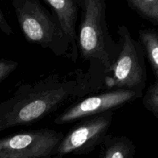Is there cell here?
Returning <instances> with one entry per match:
<instances>
[{
    "mask_svg": "<svg viewBox=\"0 0 158 158\" xmlns=\"http://www.w3.org/2000/svg\"><path fill=\"white\" fill-rule=\"evenodd\" d=\"M88 74H52L20 86L12 97L0 103V132L17 126H29L50 115L60 106L81 99L90 91Z\"/></svg>",
    "mask_w": 158,
    "mask_h": 158,
    "instance_id": "1",
    "label": "cell"
},
{
    "mask_svg": "<svg viewBox=\"0 0 158 158\" xmlns=\"http://www.w3.org/2000/svg\"><path fill=\"white\" fill-rule=\"evenodd\" d=\"M81 10L78 52L83 60L98 62L108 73L117 54V43L110 35L106 22L104 0H79Z\"/></svg>",
    "mask_w": 158,
    "mask_h": 158,
    "instance_id": "2",
    "label": "cell"
},
{
    "mask_svg": "<svg viewBox=\"0 0 158 158\" xmlns=\"http://www.w3.org/2000/svg\"><path fill=\"white\" fill-rule=\"evenodd\" d=\"M12 6L25 39L56 56L71 60L69 43L51 12L39 0H13Z\"/></svg>",
    "mask_w": 158,
    "mask_h": 158,
    "instance_id": "3",
    "label": "cell"
},
{
    "mask_svg": "<svg viewBox=\"0 0 158 158\" xmlns=\"http://www.w3.org/2000/svg\"><path fill=\"white\" fill-rule=\"evenodd\" d=\"M117 54L109 75L105 78L110 89H133L143 91L146 86L147 69L145 56L138 41L134 40L129 29L119 25Z\"/></svg>",
    "mask_w": 158,
    "mask_h": 158,
    "instance_id": "4",
    "label": "cell"
},
{
    "mask_svg": "<svg viewBox=\"0 0 158 158\" xmlns=\"http://www.w3.org/2000/svg\"><path fill=\"white\" fill-rule=\"evenodd\" d=\"M114 112H106L80 120L57 145L53 157L87 154L100 146L109 132Z\"/></svg>",
    "mask_w": 158,
    "mask_h": 158,
    "instance_id": "5",
    "label": "cell"
},
{
    "mask_svg": "<svg viewBox=\"0 0 158 158\" xmlns=\"http://www.w3.org/2000/svg\"><path fill=\"white\" fill-rule=\"evenodd\" d=\"M63 137L49 128L11 134L0 138V158H52Z\"/></svg>",
    "mask_w": 158,
    "mask_h": 158,
    "instance_id": "6",
    "label": "cell"
},
{
    "mask_svg": "<svg viewBox=\"0 0 158 158\" xmlns=\"http://www.w3.org/2000/svg\"><path fill=\"white\" fill-rule=\"evenodd\" d=\"M142 96L141 90L118 89L104 91L77 100L57 116L54 123L57 125L68 124L92 116L114 112Z\"/></svg>",
    "mask_w": 158,
    "mask_h": 158,
    "instance_id": "7",
    "label": "cell"
},
{
    "mask_svg": "<svg viewBox=\"0 0 158 158\" xmlns=\"http://www.w3.org/2000/svg\"><path fill=\"white\" fill-rule=\"evenodd\" d=\"M43 2L52 11V15L70 46L71 60L76 62L78 57L76 26L80 9L79 0H43Z\"/></svg>",
    "mask_w": 158,
    "mask_h": 158,
    "instance_id": "8",
    "label": "cell"
},
{
    "mask_svg": "<svg viewBox=\"0 0 158 158\" xmlns=\"http://www.w3.org/2000/svg\"><path fill=\"white\" fill-rule=\"evenodd\" d=\"M100 158H134L136 147L126 136L107 134L100 145Z\"/></svg>",
    "mask_w": 158,
    "mask_h": 158,
    "instance_id": "9",
    "label": "cell"
},
{
    "mask_svg": "<svg viewBox=\"0 0 158 158\" xmlns=\"http://www.w3.org/2000/svg\"><path fill=\"white\" fill-rule=\"evenodd\" d=\"M139 43L141 46L156 80H158V33L155 29H142L138 32Z\"/></svg>",
    "mask_w": 158,
    "mask_h": 158,
    "instance_id": "10",
    "label": "cell"
},
{
    "mask_svg": "<svg viewBox=\"0 0 158 158\" xmlns=\"http://www.w3.org/2000/svg\"><path fill=\"white\" fill-rule=\"evenodd\" d=\"M128 7L154 26L158 25V0H126Z\"/></svg>",
    "mask_w": 158,
    "mask_h": 158,
    "instance_id": "11",
    "label": "cell"
},
{
    "mask_svg": "<svg viewBox=\"0 0 158 158\" xmlns=\"http://www.w3.org/2000/svg\"><path fill=\"white\" fill-rule=\"evenodd\" d=\"M142 102L144 107L155 118H158V80H155L154 83L148 86L142 99Z\"/></svg>",
    "mask_w": 158,
    "mask_h": 158,
    "instance_id": "12",
    "label": "cell"
},
{
    "mask_svg": "<svg viewBox=\"0 0 158 158\" xmlns=\"http://www.w3.org/2000/svg\"><path fill=\"white\" fill-rule=\"evenodd\" d=\"M18 63L16 61L6 59L0 60V83L6 80L18 68Z\"/></svg>",
    "mask_w": 158,
    "mask_h": 158,
    "instance_id": "13",
    "label": "cell"
},
{
    "mask_svg": "<svg viewBox=\"0 0 158 158\" xmlns=\"http://www.w3.org/2000/svg\"><path fill=\"white\" fill-rule=\"evenodd\" d=\"M0 30L8 35H10L13 34V31H12V27H11L10 25L9 24V23L6 20L4 13L2 11L1 8H0Z\"/></svg>",
    "mask_w": 158,
    "mask_h": 158,
    "instance_id": "14",
    "label": "cell"
}]
</instances>
